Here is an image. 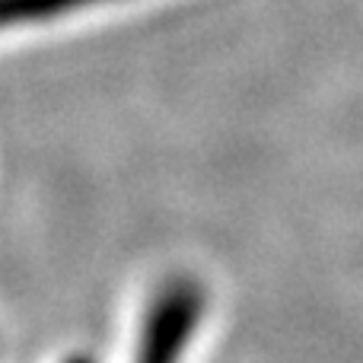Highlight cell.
I'll list each match as a JSON object with an SVG mask.
<instances>
[{
  "label": "cell",
  "mask_w": 363,
  "mask_h": 363,
  "mask_svg": "<svg viewBox=\"0 0 363 363\" xmlns=\"http://www.w3.org/2000/svg\"><path fill=\"white\" fill-rule=\"evenodd\" d=\"M204 313V290L191 277H172L157 290L144 313L134 363H182Z\"/></svg>",
  "instance_id": "1"
},
{
  "label": "cell",
  "mask_w": 363,
  "mask_h": 363,
  "mask_svg": "<svg viewBox=\"0 0 363 363\" xmlns=\"http://www.w3.org/2000/svg\"><path fill=\"white\" fill-rule=\"evenodd\" d=\"M96 4H108V0H6L4 19L6 26H38L45 19L67 16V13L86 10Z\"/></svg>",
  "instance_id": "2"
},
{
  "label": "cell",
  "mask_w": 363,
  "mask_h": 363,
  "mask_svg": "<svg viewBox=\"0 0 363 363\" xmlns=\"http://www.w3.org/2000/svg\"><path fill=\"white\" fill-rule=\"evenodd\" d=\"M70 363H89L86 357H77V360H70Z\"/></svg>",
  "instance_id": "3"
}]
</instances>
